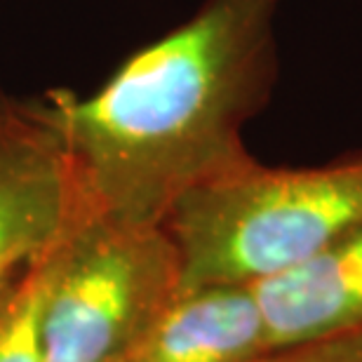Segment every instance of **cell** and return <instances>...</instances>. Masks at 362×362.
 <instances>
[{"instance_id":"cell-7","label":"cell","mask_w":362,"mask_h":362,"mask_svg":"<svg viewBox=\"0 0 362 362\" xmlns=\"http://www.w3.org/2000/svg\"><path fill=\"white\" fill-rule=\"evenodd\" d=\"M49 245L0 292V362H42Z\"/></svg>"},{"instance_id":"cell-1","label":"cell","mask_w":362,"mask_h":362,"mask_svg":"<svg viewBox=\"0 0 362 362\" xmlns=\"http://www.w3.org/2000/svg\"><path fill=\"white\" fill-rule=\"evenodd\" d=\"M280 0H205L92 94L42 97L85 195L115 219L165 226L177 202L255 160L245 125L278 76Z\"/></svg>"},{"instance_id":"cell-8","label":"cell","mask_w":362,"mask_h":362,"mask_svg":"<svg viewBox=\"0 0 362 362\" xmlns=\"http://www.w3.org/2000/svg\"><path fill=\"white\" fill-rule=\"evenodd\" d=\"M262 362H362V325L273 351Z\"/></svg>"},{"instance_id":"cell-3","label":"cell","mask_w":362,"mask_h":362,"mask_svg":"<svg viewBox=\"0 0 362 362\" xmlns=\"http://www.w3.org/2000/svg\"><path fill=\"white\" fill-rule=\"evenodd\" d=\"M179 292L165 226L115 219L83 191L49 245L42 362H125Z\"/></svg>"},{"instance_id":"cell-2","label":"cell","mask_w":362,"mask_h":362,"mask_svg":"<svg viewBox=\"0 0 362 362\" xmlns=\"http://www.w3.org/2000/svg\"><path fill=\"white\" fill-rule=\"evenodd\" d=\"M362 226V153L315 168L250 160L181 198L165 221L181 289L255 285Z\"/></svg>"},{"instance_id":"cell-4","label":"cell","mask_w":362,"mask_h":362,"mask_svg":"<svg viewBox=\"0 0 362 362\" xmlns=\"http://www.w3.org/2000/svg\"><path fill=\"white\" fill-rule=\"evenodd\" d=\"M81 195L42 101L0 90V292L62 233Z\"/></svg>"},{"instance_id":"cell-5","label":"cell","mask_w":362,"mask_h":362,"mask_svg":"<svg viewBox=\"0 0 362 362\" xmlns=\"http://www.w3.org/2000/svg\"><path fill=\"white\" fill-rule=\"evenodd\" d=\"M271 339L252 285L181 289L125 362H262Z\"/></svg>"},{"instance_id":"cell-6","label":"cell","mask_w":362,"mask_h":362,"mask_svg":"<svg viewBox=\"0 0 362 362\" xmlns=\"http://www.w3.org/2000/svg\"><path fill=\"white\" fill-rule=\"evenodd\" d=\"M271 351L362 325V226L310 262L252 285Z\"/></svg>"}]
</instances>
